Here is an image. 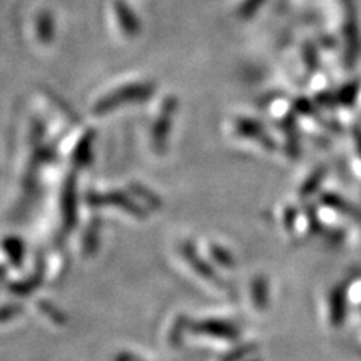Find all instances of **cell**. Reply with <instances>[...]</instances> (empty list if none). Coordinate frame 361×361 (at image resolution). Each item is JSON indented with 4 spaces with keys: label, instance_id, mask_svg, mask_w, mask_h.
I'll list each match as a JSON object with an SVG mask.
<instances>
[{
    "label": "cell",
    "instance_id": "1",
    "mask_svg": "<svg viewBox=\"0 0 361 361\" xmlns=\"http://www.w3.org/2000/svg\"><path fill=\"white\" fill-rule=\"evenodd\" d=\"M348 306L343 290H333L322 301V316L329 326L337 329L345 319V310Z\"/></svg>",
    "mask_w": 361,
    "mask_h": 361
}]
</instances>
